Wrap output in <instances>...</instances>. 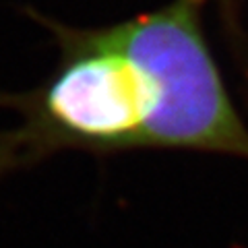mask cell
<instances>
[{"instance_id":"cell-2","label":"cell","mask_w":248,"mask_h":248,"mask_svg":"<svg viewBox=\"0 0 248 248\" xmlns=\"http://www.w3.org/2000/svg\"><path fill=\"white\" fill-rule=\"evenodd\" d=\"M0 104L25 116L21 128L0 133V178L60 149H145L149 99L141 75L126 56L85 35L42 91L0 95Z\"/></svg>"},{"instance_id":"cell-1","label":"cell","mask_w":248,"mask_h":248,"mask_svg":"<svg viewBox=\"0 0 248 248\" xmlns=\"http://www.w3.org/2000/svg\"><path fill=\"white\" fill-rule=\"evenodd\" d=\"M199 0L85 35L126 56L149 99L145 149L205 151L248 159V126L232 104L201 29Z\"/></svg>"}]
</instances>
